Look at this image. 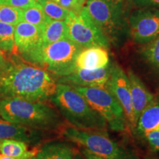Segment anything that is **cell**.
<instances>
[{
  "label": "cell",
  "instance_id": "obj_26",
  "mask_svg": "<svg viewBox=\"0 0 159 159\" xmlns=\"http://www.w3.org/2000/svg\"><path fill=\"white\" fill-rule=\"evenodd\" d=\"M36 0H0V5L11 6L24 9L33 5Z\"/></svg>",
  "mask_w": 159,
  "mask_h": 159
},
{
  "label": "cell",
  "instance_id": "obj_13",
  "mask_svg": "<svg viewBox=\"0 0 159 159\" xmlns=\"http://www.w3.org/2000/svg\"><path fill=\"white\" fill-rule=\"evenodd\" d=\"M127 75L130 85L134 122L136 126L137 121L140 115L149 105L152 104L156 97L147 89L142 80L132 70H129Z\"/></svg>",
  "mask_w": 159,
  "mask_h": 159
},
{
  "label": "cell",
  "instance_id": "obj_30",
  "mask_svg": "<svg viewBox=\"0 0 159 159\" xmlns=\"http://www.w3.org/2000/svg\"><path fill=\"white\" fill-rule=\"evenodd\" d=\"M82 154L83 156H84V158L85 159H103L102 158H100V157H98L97 156H95L93 153H91V152H89V150H85L84 148H82Z\"/></svg>",
  "mask_w": 159,
  "mask_h": 159
},
{
  "label": "cell",
  "instance_id": "obj_24",
  "mask_svg": "<svg viewBox=\"0 0 159 159\" xmlns=\"http://www.w3.org/2000/svg\"><path fill=\"white\" fill-rule=\"evenodd\" d=\"M0 21L16 26L21 21V9L11 6L0 5Z\"/></svg>",
  "mask_w": 159,
  "mask_h": 159
},
{
  "label": "cell",
  "instance_id": "obj_16",
  "mask_svg": "<svg viewBox=\"0 0 159 159\" xmlns=\"http://www.w3.org/2000/svg\"><path fill=\"white\" fill-rule=\"evenodd\" d=\"M77 152L68 143L52 142L43 145L32 159H74Z\"/></svg>",
  "mask_w": 159,
  "mask_h": 159
},
{
  "label": "cell",
  "instance_id": "obj_28",
  "mask_svg": "<svg viewBox=\"0 0 159 159\" xmlns=\"http://www.w3.org/2000/svg\"><path fill=\"white\" fill-rule=\"evenodd\" d=\"M131 4L139 7H152L159 10V0H130Z\"/></svg>",
  "mask_w": 159,
  "mask_h": 159
},
{
  "label": "cell",
  "instance_id": "obj_23",
  "mask_svg": "<svg viewBox=\"0 0 159 159\" xmlns=\"http://www.w3.org/2000/svg\"><path fill=\"white\" fill-rule=\"evenodd\" d=\"M42 7L45 14L49 19L54 20H65L68 17L70 11L62 7L53 0H36Z\"/></svg>",
  "mask_w": 159,
  "mask_h": 159
},
{
  "label": "cell",
  "instance_id": "obj_2",
  "mask_svg": "<svg viewBox=\"0 0 159 159\" xmlns=\"http://www.w3.org/2000/svg\"><path fill=\"white\" fill-rule=\"evenodd\" d=\"M0 116L13 124L36 130H55L63 124L61 116L49 105L18 97L2 98Z\"/></svg>",
  "mask_w": 159,
  "mask_h": 159
},
{
  "label": "cell",
  "instance_id": "obj_27",
  "mask_svg": "<svg viewBox=\"0 0 159 159\" xmlns=\"http://www.w3.org/2000/svg\"><path fill=\"white\" fill-rule=\"evenodd\" d=\"M154 150L159 152V130L149 131L142 136Z\"/></svg>",
  "mask_w": 159,
  "mask_h": 159
},
{
  "label": "cell",
  "instance_id": "obj_20",
  "mask_svg": "<svg viewBox=\"0 0 159 159\" xmlns=\"http://www.w3.org/2000/svg\"><path fill=\"white\" fill-rule=\"evenodd\" d=\"M49 19L37 1L33 5L21 9V21H26L37 26L41 30Z\"/></svg>",
  "mask_w": 159,
  "mask_h": 159
},
{
  "label": "cell",
  "instance_id": "obj_33",
  "mask_svg": "<svg viewBox=\"0 0 159 159\" xmlns=\"http://www.w3.org/2000/svg\"><path fill=\"white\" fill-rule=\"evenodd\" d=\"M148 159H155V158H148Z\"/></svg>",
  "mask_w": 159,
  "mask_h": 159
},
{
  "label": "cell",
  "instance_id": "obj_3",
  "mask_svg": "<svg viewBox=\"0 0 159 159\" xmlns=\"http://www.w3.org/2000/svg\"><path fill=\"white\" fill-rule=\"evenodd\" d=\"M51 100L66 120L75 128L106 131L105 119L89 104L74 87L66 83H57Z\"/></svg>",
  "mask_w": 159,
  "mask_h": 159
},
{
  "label": "cell",
  "instance_id": "obj_14",
  "mask_svg": "<svg viewBox=\"0 0 159 159\" xmlns=\"http://www.w3.org/2000/svg\"><path fill=\"white\" fill-rule=\"evenodd\" d=\"M110 63L106 49L99 47L83 48L76 58V68L94 70L104 68Z\"/></svg>",
  "mask_w": 159,
  "mask_h": 159
},
{
  "label": "cell",
  "instance_id": "obj_34",
  "mask_svg": "<svg viewBox=\"0 0 159 159\" xmlns=\"http://www.w3.org/2000/svg\"><path fill=\"white\" fill-rule=\"evenodd\" d=\"M31 159H32V158H31Z\"/></svg>",
  "mask_w": 159,
  "mask_h": 159
},
{
  "label": "cell",
  "instance_id": "obj_10",
  "mask_svg": "<svg viewBox=\"0 0 159 159\" xmlns=\"http://www.w3.org/2000/svg\"><path fill=\"white\" fill-rule=\"evenodd\" d=\"M105 89L116 99L124 110L127 122L133 128H135L136 125L128 75L116 63H111V74Z\"/></svg>",
  "mask_w": 159,
  "mask_h": 159
},
{
  "label": "cell",
  "instance_id": "obj_17",
  "mask_svg": "<svg viewBox=\"0 0 159 159\" xmlns=\"http://www.w3.org/2000/svg\"><path fill=\"white\" fill-rule=\"evenodd\" d=\"M135 128L142 136L149 131L159 130V97L155 98L152 104L142 113Z\"/></svg>",
  "mask_w": 159,
  "mask_h": 159
},
{
  "label": "cell",
  "instance_id": "obj_31",
  "mask_svg": "<svg viewBox=\"0 0 159 159\" xmlns=\"http://www.w3.org/2000/svg\"><path fill=\"white\" fill-rule=\"evenodd\" d=\"M74 159H85L84 158V156H83V154H80V153H78V152H77L76 155H75Z\"/></svg>",
  "mask_w": 159,
  "mask_h": 159
},
{
  "label": "cell",
  "instance_id": "obj_18",
  "mask_svg": "<svg viewBox=\"0 0 159 159\" xmlns=\"http://www.w3.org/2000/svg\"><path fill=\"white\" fill-rule=\"evenodd\" d=\"M0 152L16 159H31L36 153L28 150L26 142L12 139L0 140Z\"/></svg>",
  "mask_w": 159,
  "mask_h": 159
},
{
  "label": "cell",
  "instance_id": "obj_7",
  "mask_svg": "<svg viewBox=\"0 0 159 159\" xmlns=\"http://www.w3.org/2000/svg\"><path fill=\"white\" fill-rule=\"evenodd\" d=\"M66 37L83 48L99 47L108 49L110 42L96 25L85 6L79 14L71 12L65 20Z\"/></svg>",
  "mask_w": 159,
  "mask_h": 159
},
{
  "label": "cell",
  "instance_id": "obj_5",
  "mask_svg": "<svg viewBox=\"0 0 159 159\" xmlns=\"http://www.w3.org/2000/svg\"><path fill=\"white\" fill-rule=\"evenodd\" d=\"M83 48L68 39L41 46L27 61L60 77H65L76 69V58Z\"/></svg>",
  "mask_w": 159,
  "mask_h": 159
},
{
  "label": "cell",
  "instance_id": "obj_1",
  "mask_svg": "<svg viewBox=\"0 0 159 159\" xmlns=\"http://www.w3.org/2000/svg\"><path fill=\"white\" fill-rule=\"evenodd\" d=\"M57 83L46 69L33 63L11 62L0 71V97L37 102L51 99Z\"/></svg>",
  "mask_w": 159,
  "mask_h": 159
},
{
  "label": "cell",
  "instance_id": "obj_19",
  "mask_svg": "<svg viewBox=\"0 0 159 159\" xmlns=\"http://www.w3.org/2000/svg\"><path fill=\"white\" fill-rule=\"evenodd\" d=\"M41 33L43 46L66 39L65 21L50 19L41 29Z\"/></svg>",
  "mask_w": 159,
  "mask_h": 159
},
{
  "label": "cell",
  "instance_id": "obj_22",
  "mask_svg": "<svg viewBox=\"0 0 159 159\" xmlns=\"http://www.w3.org/2000/svg\"><path fill=\"white\" fill-rule=\"evenodd\" d=\"M14 25L0 21V49L4 52H17L14 41Z\"/></svg>",
  "mask_w": 159,
  "mask_h": 159
},
{
  "label": "cell",
  "instance_id": "obj_6",
  "mask_svg": "<svg viewBox=\"0 0 159 159\" xmlns=\"http://www.w3.org/2000/svg\"><path fill=\"white\" fill-rule=\"evenodd\" d=\"M63 134L69 141L103 159H138L134 153L111 139L106 131L71 127L66 128Z\"/></svg>",
  "mask_w": 159,
  "mask_h": 159
},
{
  "label": "cell",
  "instance_id": "obj_21",
  "mask_svg": "<svg viewBox=\"0 0 159 159\" xmlns=\"http://www.w3.org/2000/svg\"><path fill=\"white\" fill-rule=\"evenodd\" d=\"M140 55L150 68L159 72V36L151 42L144 44Z\"/></svg>",
  "mask_w": 159,
  "mask_h": 159
},
{
  "label": "cell",
  "instance_id": "obj_9",
  "mask_svg": "<svg viewBox=\"0 0 159 159\" xmlns=\"http://www.w3.org/2000/svg\"><path fill=\"white\" fill-rule=\"evenodd\" d=\"M128 34L135 43L146 44L159 36V10L139 7L129 15Z\"/></svg>",
  "mask_w": 159,
  "mask_h": 159
},
{
  "label": "cell",
  "instance_id": "obj_4",
  "mask_svg": "<svg viewBox=\"0 0 159 159\" xmlns=\"http://www.w3.org/2000/svg\"><path fill=\"white\" fill-rule=\"evenodd\" d=\"M85 7L110 43L120 45L128 34L130 0H87Z\"/></svg>",
  "mask_w": 159,
  "mask_h": 159
},
{
  "label": "cell",
  "instance_id": "obj_12",
  "mask_svg": "<svg viewBox=\"0 0 159 159\" xmlns=\"http://www.w3.org/2000/svg\"><path fill=\"white\" fill-rule=\"evenodd\" d=\"M111 63L104 67L94 70L76 68L74 72L65 77H61L59 83L71 85L94 88H106L107 83L111 74Z\"/></svg>",
  "mask_w": 159,
  "mask_h": 159
},
{
  "label": "cell",
  "instance_id": "obj_11",
  "mask_svg": "<svg viewBox=\"0 0 159 159\" xmlns=\"http://www.w3.org/2000/svg\"><path fill=\"white\" fill-rule=\"evenodd\" d=\"M14 41L16 52L27 61L42 46V33L37 26L20 21L15 26Z\"/></svg>",
  "mask_w": 159,
  "mask_h": 159
},
{
  "label": "cell",
  "instance_id": "obj_25",
  "mask_svg": "<svg viewBox=\"0 0 159 159\" xmlns=\"http://www.w3.org/2000/svg\"><path fill=\"white\" fill-rule=\"evenodd\" d=\"M53 1L75 14H79L84 7L87 0H53Z\"/></svg>",
  "mask_w": 159,
  "mask_h": 159
},
{
  "label": "cell",
  "instance_id": "obj_32",
  "mask_svg": "<svg viewBox=\"0 0 159 159\" xmlns=\"http://www.w3.org/2000/svg\"><path fill=\"white\" fill-rule=\"evenodd\" d=\"M0 159H16V158H12V157L5 156V155H3V154L1 153V154H0Z\"/></svg>",
  "mask_w": 159,
  "mask_h": 159
},
{
  "label": "cell",
  "instance_id": "obj_29",
  "mask_svg": "<svg viewBox=\"0 0 159 159\" xmlns=\"http://www.w3.org/2000/svg\"><path fill=\"white\" fill-rule=\"evenodd\" d=\"M10 63V61L6 58L5 54H4V52L2 51L0 49V71H2V69L8 66Z\"/></svg>",
  "mask_w": 159,
  "mask_h": 159
},
{
  "label": "cell",
  "instance_id": "obj_8",
  "mask_svg": "<svg viewBox=\"0 0 159 159\" xmlns=\"http://www.w3.org/2000/svg\"><path fill=\"white\" fill-rule=\"evenodd\" d=\"M88 101L114 131H124L127 119L124 110L116 99L106 89L94 87L71 85Z\"/></svg>",
  "mask_w": 159,
  "mask_h": 159
},
{
  "label": "cell",
  "instance_id": "obj_15",
  "mask_svg": "<svg viewBox=\"0 0 159 159\" xmlns=\"http://www.w3.org/2000/svg\"><path fill=\"white\" fill-rule=\"evenodd\" d=\"M36 129L13 124L4 119H0V140L12 139L25 142H36L41 139Z\"/></svg>",
  "mask_w": 159,
  "mask_h": 159
}]
</instances>
